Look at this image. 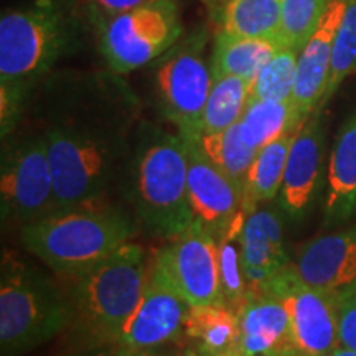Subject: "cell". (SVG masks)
Listing matches in <instances>:
<instances>
[{"instance_id": "cell-32", "label": "cell", "mask_w": 356, "mask_h": 356, "mask_svg": "<svg viewBox=\"0 0 356 356\" xmlns=\"http://www.w3.org/2000/svg\"><path fill=\"white\" fill-rule=\"evenodd\" d=\"M340 345L356 350V284L337 292Z\"/></svg>"}, {"instance_id": "cell-15", "label": "cell", "mask_w": 356, "mask_h": 356, "mask_svg": "<svg viewBox=\"0 0 356 356\" xmlns=\"http://www.w3.org/2000/svg\"><path fill=\"white\" fill-rule=\"evenodd\" d=\"M241 252L249 296L264 292L267 284L292 264L275 208L256 207L248 213L241 228Z\"/></svg>"}, {"instance_id": "cell-8", "label": "cell", "mask_w": 356, "mask_h": 356, "mask_svg": "<svg viewBox=\"0 0 356 356\" xmlns=\"http://www.w3.org/2000/svg\"><path fill=\"white\" fill-rule=\"evenodd\" d=\"M96 26L102 56L109 68L119 74L139 70L165 55L184 33L175 0H155L96 22Z\"/></svg>"}, {"instance_id": "cell-19", "label": "cell", "mask_w": 356, "mask_h": 356, "mask_svg": "<svg viewBox=\"0 0 356 356\" xmlns=\"http://www.w3.org/2000/svg\"><path fill=\"white\" fill-rule=\"evenodd\" d=\"M356 215V111L343 122L333 144L327 170L325 226H337Z\"/></svg>"}, {"instance_id": "cell-33", "label": "cell", "mask_w": 356, "mask_h": 356, "mask_svg": "<svg viewBox=\"0 0 356 356\" xmlns=\"http://www.w3.org/2000/svg\"><path fill=\"white\" fill-rule=\"evenodd\" d=\"M150 2H155V0H84L95 24L119 15V13L131 12L134 8H139Z\"/></svg>"}, {"instance_id": "cell-10", "label": "cell", "mask_w": 356, "mask_h": 356, "mask_svg": "<svg viewBox=\"0 0 356 356\" xmlns=\"http://www.w3.org/2000/svg\"><path fill=\"white\" fill-rule=\"evenodd\" d=\"M188 309V302L181 297L165 267L154 254L145 291L137 309L124 325L115 348L122 356H134L152 353L160 346L178 340L184 337Z\"/></svg>"}, {"instance_id": "cell-13", "label": "cell", "mask_w": 356, "mask_h": 356, "mask_svg": "<svg viewBox=\"0 0 356 356\" xmlns=\"http://www.w3.org/2000/svg\"><path fill=\"white\" fill-rule=\"evenodd\" d=\"M188 152V200L193 221L220 241L243 210L244 191L204 155L197 140H185Z\"/></svg>"}, {"instance_id": "cell-11", "label": "cell", "mask_w": 356, "mask_h": 356, "mask_svg": "<svg viewBox=\"0 0 356 356\" xmlns=\"http://www.w3.org/2000/svg\"><path fill=\"white\" fill-rule=\"evenodd\" d=\"M287 310L300 356H328L340 345L337 297L300 277L293 262L267 284Z\"/></svg>"}, {"instance_id": "cell-4", "label": "cell", "mask_w": 356, "mask_h": 356, "mask_svg": "<svg viewBox=\"0 0 356 356\" xmlns=\"http://www.w3.org/2000/svg\"><path fill=\"white\" fill-rule=\"evenodd\" d=\"M149 270L145 249L131 241L99 264L71 277V323L92 348L118 345L124 325L142 299Z\"/></svg>"}, {"instance_id": "cell-16", "label": "cell", "mask_w": 356, "mask_h": 356, "mask_svg": "<svg viewBox=\"0 0 356 356\" xmlns=\"http://www.w3.org/2000/svg\"><path fill=\"white\" fill-rule=\"evenodd\" d=\"M345 8L346 0H332L315 32L299 53L292 101L305 119L320 108L327 91L333 48Z\"/></svg>"}, {"instance_id": "cell-2", "label": "cell", "mask_w": 356, "mask_h": 356, "mask_svg": "<svg viewBox=\"0 0 356 356\" xmlns=\"http://www.w3.org/2000/svg\"><path fill=\"white\" fill-rule=\"evenodd\" d=\"M137 229L136 218L102 200L22 226L20 241L51 270L73 277L131 243Z\"/></svg>"}, {"instance_id": "cell-23", "label": "cell", "mask_w": 356, "mask_h": 356, "mask_svg": "<svg viewBox=\"0 0 356 356\" xmlns=\"http://www.w3.org/2000/svg\"><path fill=\"white\" fill-rule=\"evenodd\" d=\"M280 0H226L221 10L218 33L280 42Z\"/></svg>"}, {"instance_id": "cell-7", "label": "cell", "mask_w": 356, "mask_h": 356, "mask_svg": "<svg viewBox=\"0 0 356 356\" xmlns=\"http://www.w3.org/2000/svg\"><path fill=\"white\" fill-rule=\"evenodd\" d=\"M207 32L198 30L160 56L155 92L162 114L185 140L203 134V113L213 86L211 66L204 60Z\"/></svg>"}, {"instance_id": "cell-18", "label": "cell", "mask_w": 356, "mask_h": 356, "mask_svg": "<svg viewBox=\"0 0 356 356\" xmlns=\"http://www.w3.org/2000/svg\"><path fill=\"white\" fill-rule=\"evenodd\" d=\"M293 267L310 286L340 292L356 284V225L320 234L300 246Z\"/></svg>"}, {"instance_id": "cell-30", "label": "cell", "mask_w": 356, "mask_h": 356, "mask_svg": "<svg viewBox=\"0 0 356 356\" xmlns=\"http://www.w3.org/2000/svg\"><path fill=\"white\" fill-rule=\"evenodd\" d=\"M332 0H280V43L302 50Z\"/></svg>"}, {"instance_id": "cell-12", "label": "cell", "mask_w": 356, "mask_h": 356, "mask_svg": "<svg viewBox=\"0 0 356 356\" xmlns=\"http://www.w3.org/2000/svg\"><path fill=\"white\" fill-rule=\"evenodd\" d=\"M181 297L193 305L226 304L221 289L218 239L193 221L155 252Z\"/></svg>"}, {"instance_id": "cell-5", "label": "cell", "mask_w": 356, "mask_h": 356, "mask_svg": "<svg viewBox=\"0 0 356 356\" xmlns=\"http://www.w3.org/2000/svg\"><path fill=\"white\" fill-rule=\"evenodd\" d=\"M68 297L37 267L6 249L0 264V355L22 356L71 325Z\"/></svg>"}, {"instance_id": "cell-1", "label": "cell", "mask_w": 356, "mask_h": 356, "mask_svg": "<svg viewBox=\"0 0 356 356\" xmlns=\"http://www.w3.org/2000/svg\"><path fill=\"white\" fill-rule=\"evenodd\" d=\"M55 181V211L102 202L127 160V129L104 114L61 115L43 132Z\"/></svg>"}, {"instance_id": "cell-26", "label": "cell", "mask_w": 356, "mask_h": 356, "mask_svg": "<svg viewBox=\"0 0 356 356\" xmlns=\"http://www.w3.org/2000/svg\"><path fill=\"white\" fill-rule=\"evenodd\" d=\"M198 144L204 155L244 191L249 168L259 150L252 149L244 142L241 131H239V122L222 132L202 134Z\"/></svg>"}, {"instance_id": "cell-37", "label": "cell", "mask_w": 356, "mask_h": 356, "mask_svg": "<svg viewBox=\"0 0 356 356\" xmlns=\"http://www.w3.org/2000/svg\"><path fill=\"white\" fill-rule=\"evenodd\" d=\"M134 356H155L154 353H139V355H134Z\"/></svg>"}, {"instance_id": "cell-25", "label": "cell", "mask_w": 356, "mask_h": 356, "mask_svg": "<svg viewBox=\"0 0 356 356\" xmlns=\"http://www.w3.org/2000/svg\"><path fill=\"white\" fill-rule=\"evenodd\" d=\"M251 83L238 76H215L203 113V134H218L241 121Z\"/></svg>"}, {"instance_id": "cell-35", "label": "cell", "mask_w": 356, "mask_h": 356, "mask_svg": "<svg viewBox=\"0 0 356 356\" xmlns=\"http://www.w3.org/2000/svg\"><path fill=\"white\" fill-rule=\"evenodd\" d=\"M328 356H356V350L348 348V346L345 345H338Z\"/></svg>"}, {"instance_id": "cell-28", "label": "cell", "mask_w": 356, "mask_h": 356, "mask_svg": "<svg viewBox=\"0 0 356 356\" xmlns=\"http://www.w3.org/2000/svg\"><path fill=\"white\" fill-rule=\"evenodd\" d=\"M299 50L292 47H282L267 61L254 83L251 84L252 101H287L292 99L297 76V60Z\"/></svg>"}, {"instance_id": "cell-14", "label": "cell", "mask_w": 356, "mask_h": 356, "mask_svg": "<svg viewBox=\"0 0 356 356\" xmlns=\"http://www.w3.org/2000/svg\"><path fill=\"white\" fill-rule=\"evenodd\" d=\"M317 109L299 129L289 152L279 204L292 220H300L317 198L323 170L325 129Z\"/></svg>"}, {"instance_id": "cell-3", "label": "cell", "mask_w": 356, "mask_h": 356, "mask_svg": "<svg viewBox=\"0 0 356 356\" xmlns=\"http://www.w3.org/2000/svg\"><path fill=\"white\" fill-rule=\"evenodd\" d=\"M129 162L131 200L142 226L160 238L175 239L193 222L185 139L178 132L149 129Z\"/></svg>"}, {"instance_id": "cell-36", "label": "cell", "mask_w": 356, "mask_h": 356, "mask_svg": "<svg viewBox=\"0 0 356 356\" xmlns=\"http://www.w3.org/2000/svg\"><path fill=\"white\" fill-rule=\"evenodd\" d=\"M184 356H238V355H210V353H203V351H198L195 348H188L185 351Z\"/></svg>"}, {"instance_id": "cell-31", "label": "cell", "mask_w": 356, "mask_h": 356, "mask_svg": "<svg viewBox=\"0 0 356 356\" xmlns=\"http://www.w3.org/2000/svg\"><path fill=\"white\" fill-rule=\"evenodd\" d=\"M30 91L32 89L17 84H0V127L3 139L10 136L19 124Z\"/></svg>"}, {"instance_id": "cell-22", "label": "cell", "mask_w": 356, "mask_h": 356, "mask_svg": "<svg viewBox=\"0 0 356 356\" xmlns=\"http://www.w3.org/2000/svg\"><path fill=\"white\" fill-rule=\"evenodd\" d=\"M307 119L300 114L292 99L287 101H252L244 109L239 131L244 142L261 150L284 134L299 131Z\"/></svg>"}, {"instance_id": "cell-34", "label": "cell", "mask_w": 356, "mask_h": 356, "mask_svg": "<svg viewBox=\"0 0 356 356\" xmlns=\"http://www.w3.org/2000/svg\"><path fill=\"white\" fill-rule=\"evenodd\" d=\"M71 356H122L115 346H97V348H91L83 351V353L71 355Z\"/></svg>"}, {"instance_id": "cell-24", "label": "cell", "mask_w": 356, "mask_h": 356, "mask_svg": "<svg viewBox=\"0 0 356 356\" xmlns=\"http://www.w3.org/2000/svg\"><path fill=\"white\" fill-rule=\"evenodd\" d=\"M297 132L299 131L284 134L257 152L244 185V210L251 211L259 203L270 202L277 197L286 173L289 152Z\"/></svg>"}, {"instance_id": "cell-27", "label": "cell", "mask_w": 356, "mask_h": 356, "mask_svg": "<svg viewBox=\"0 0 356 356\" xmlns=\"http://www.w3.org/2000/svg\"><path fill=\"white\" fill-rule=\"evenodd\" d=\"M248 210H241L231 228L218 241V257H220L221 289L226 305L238 312L248 300V280L244 274L241 252V228L248 216Z\"/></svg>"}, {"instance_id": "cell-29", "label": "cell", "mask_w": 356, "mask_h": 356, "mask_svg": "<svg viewBox=\"0 0 356 356\" xmlns=\"http://www.w3.org/2000/svg\"><path fill=\"white\" fill-rule=\"evenodd\" d=\"M356 71V0H346V8L333 48L330 78L318 109H325L341 84Z\"/></svg>"}, {"instance_id": "cell-20", "label": "cell", "mask_w": 356, "mask_h": 356, "mask_svg": "<svg viewBox=\"0 0 356 356\" xmlns=\"http://www.w3.org/2000/svg\"><path fill=\"white\" fill-rule=\"evenodd\" d=\"M184 337L190 348L210 355H236L239 345L238 312L226 304L193 305L185 318Z\"/></svg>"}, {"instance_id": "cell-17", "label": "cell", "mask_w": 356, "mask_h": 356, "mask_svg": "<svg viewBox=\"0 0 356 356\" xmlns=\"http://www.w3.org/2000/svg\"><path fill=\"white\" fill-rule=\"evenodd\" d=\"M238 317V356H300L287 310L273 293L248 296Z\"/></svg>"}, {"instance_id": "cell-6", "label": "cell", "mask_w": 356, "mask_h": 356, "mask_svg": "<svg viewBox=\"0 0 356 356\" xmlns=\"http://www.w3.org/2000/svg\"><path fill=\"white\" fill-rule=\"evenodd\" d=\"M73 30L60 2L33 0L0 19V84L33 89L68 50Z\"/></svg>"}, {"instance_id": "cell-9", "label": "cell", "mask_w": 356, "mask_h": 356, "mask_svg": "<svg viewBox=\"0 0 356 356\" xmlns=\"http://www.w3.org/2000/svg\"><path fill=\"white\" fill-rule=\"evenodd\" d=\"M3 226H22L55 213V181L44 134L3 145L0 163Z\"/></svg>"}, {"instance_id": "cell-21", "label": "cell", "mask_w": 356, "mask_h": 356, "mask_svg": "<svg viewBox=\"0 0 356 356\" xmlns=\"http://www.w3.org/2000/svg\"><path fill=\"white\" fill-rule=\"evenodd\" d=\"M280 47L282 43L277 40L238 38L216 33L211 58L213 78L238 76L252 84Z\"/></svg>"}]
</instances>
